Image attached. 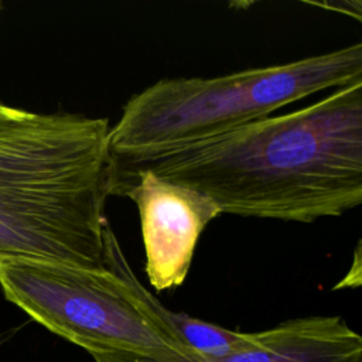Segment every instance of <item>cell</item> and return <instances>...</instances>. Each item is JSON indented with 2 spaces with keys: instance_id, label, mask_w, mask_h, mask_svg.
Instances as JSON below:
<instances>
[{
  "instance_id": "6da1fadb",
  "label": "cell",
  "mask_w": 362,
  "mask_h": 362,
  "mask_svg": "<svg viewBox=\"0 0 362 362\" xmlns=\"http://www.w3.org/2000/svg\"><path fill=\"white\" fill-rule=\"evenodd\" d=\"M115 168L148 170L194 188L221 214L305 223L341 216L362 201V82Z\"/></svg>"
},
{
  "instance_id": "9c48e42d",
  "label": "cell",
  "mask_w": 362,
  "mask_h": 362,
  "mask_svg": "<svg viewBox=\"0 0 362 362\" xmlns=\"http://www.w3.org/2000/svg\"><path fill=\"white\" fill-rule=\"evenodd\" d=\"M0 6H1V4H0Z\"/></svg>"
},
{
  "instance_id": "7a4b0ae2",
  "label": "cell",
  "mask_w": 362,
  "mask_h": 362,
  "mask_svg": "<svg viewBox=\"0 0 362 362\" xmlns=\"http://www.w3.org/2000/svg\"><path fill=\"white\" fill-rule=\"evenodd\" d=\"M109 120L0 102V260L105 267Z\"/></svg>"
},
{
  "instance_id": "277c9868",
  "label": "cell",
  "mask_w": 362,
  "mask_h": 362,
  "mask_svg": "<svg viewBox=\"0 0 362 362\" xmlns=\"http://www.w3.org/2000/svg\"><path fill=\"white\" fill-rule=\"evenodd\" d=\"M0 286L10 303L90 356L181 354L146 320L109 270L3 259Z\"/></svg>"
},
{
  "instance_id": "3957f363",
  "label": "cell",
  "mask_w": 362,
  "mask_h": 362,
  "mask_svg": "<svg viewBox=\"0 0 362 362\" xmlns=\"http://www.w3.org/2000/svg\"><path fill=\"white\" fill-rule=\"evenodd\" d=\"M362 82V44L215 78L160 79L133 95L109 130L116 163H139L272 116L315 92Z\"/></svg>"
},
{
  "instance_id": "52a82bcc",
  "label": "cell",
  "mask_w": 362,
  "mask_h": 362,
  "mask_svg": "<svg viewBox=\"0 0 362 362\" xmlns=\"http://www.w3.org/2000/svg\"><path fill=\"white\" fill-rule=\"evenodd\" d=\"M105 267L119 279L146 320L181 354L221 358L250 344L253 332L228 329L165 307L140 283L109 223L105 226Z\"/></svg>"
},
{
  "instance_id": "5b68a950",
  "label": "cell",
  "mask_w": 362,
  "mask_h": 362,
  "mask_svg": "<svg viewBox=\"0 0 362 362\" xmlns=\"http://www.w3.org/2000/svg\"><path fill=\"white\" fill-rule=\"evenodd\" d=\"M110 194L137 206L148 281L156 291L180 287L208 223L222 215L205 194L163 180L148 170H119L113 164Z\"/></svg>"
},
{
  "instance_id": "ba28073f",
  "label": "cell",
  "mask_w": 362,
  "mask_h": 362,
  "mask_svg": "<svg viewBox=\"0 0 362 362\" xmlns=\"http://www.w3.org/2000/svg\"><path fill=\"white\" fill-rule=\"evenodd\" d=\"M17 329L16 328H13V329H7V331H3V332H0V346L1 345H4L13 335H14V332H16Z\"/></svg>"
},
{
  "instance_id": "8992f818",
  "label": "cell",
  "mask_w": 362,
  "mask_h": 362,
  "mask_svg": "<svg viewBox=\"0 0 362 362\" xmlns=\"http://www.w3.org/2000/svg\"><path fill=\"white\" fill-rule=\"evenodd\" d=\"M95 362H362V337L339 315H308L253 332L242 349L221 358L178 352H113Z\"/></svg>"
}]
</instances>
